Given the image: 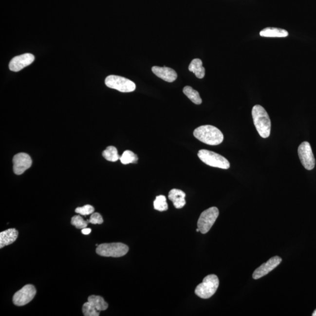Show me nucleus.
<instances>
[{
  "label": "nucleus",
  "mask_w": 316,
  "mask_h": 316,
  "mask_svg": "<svg viewBox=\"0 0 316 316\" xmlns=\"http://www.w3.org/2000/svg\"><path fill=\"white\" fill-rule=\"evenodd\" d=\"M195 137L203 143L210 146H217L224 140V135L216 127L205 125L195 130L193 132Z\"/></svg>",
  "instance_id": "obj_1"
},
{
  "label": "nucleus",
  "mask_w": 316,
  "mask_h": 316,
  "mask_svg": "<svg viewBox=\"0 0 316 316\" xmlns=\"http://www.w3.org/2000/svg\"><path fill=\"white\" fill-rule=\"evenodd\" d=\"M252 115L255 127L260 137H269L271 134V121L265 109L260 105L254 106L252 110Z\"/></svg>",
  "instance_id": "obj_2"
},
{
  "label": "nucleus",
  "mask_w": 316,
  "mask_h": 316,
  "mask_svg": "<svg viewBox=\"0 0 316 316\" xmlns=\"http://www.w3.org/2000/svg\"><path fill=\"white\" fill-rule=\"evenodd\" d=\"M219 286L218 277L215 275H209L205 277L203 282L196 287L195 294L202 298H209L217 291Z\"/></svg>",
  "instance_id": "obj_3"
},
{
  "label": "nucleus",
  "mask_w": 316,
  "mask_h": 316,
  "mask_svg": "<svg viewBox=\"0 0 316 316\" xmlns=\"http://www.w3.org/2000/svg\"><path fill=\"white\" fill-rule=\"evenodd\" d=\"M129 246L120 242L104 243L97 246L96 253L106 257H121L127 254Z\"/></svg>",
  "instance_id": "obj_4"
},
{
  "label": "nucleus",
  "mask_w": 316,
  "mask_h": 316,
  "mask_svg": "<svg viewBox=\"0 0 316 316\" xmlns=\"http://www.w3.org/2000/svg\"><path fill=\"white\" fill-rule=\"evenodd\" d=\"M198 155L200 159L208 166L223 169H228L230 167V162L224 156L210 150H200Z\"/></svg>",
  "instance_id": "obj_5"
},
{
  "label": "nucleus",
  "mask_w": 316,
  "mask_h": 316,
  "mask_svg": "<svg viewBox=\"0 0 316 316\" xmlns=\"http://www.w3.org/2000/svg\"><path fill=\"white\" fill-rule=\"evenodd\" d=\"M105 84L108 88L123 93L134 92L136 89L135 84L131 80L115 75L107 76L105 80Z\"/></svg>",
  "instance_id": "obj_6"
},
{
  "label": "nucleus",
  "mask_w": 316,
  "mask_h": 316,
  "mask_svg": "<svg viewBox=\"0 0 316 316\" xmlns=\"http://www.w3.org/2000/svg\"><path fill=\"white\" fill-rule=\"evenodd\" d=\"M219 215L218 208L212 207L205 210L200 216L198 222V227L202 234H206L210 231L217 217Z\"/></svg>",
  "instance_id": "obj_7"
},
{
  "label": "nucleus",
  "mask_w": 316,
  "mask_h": 316,
  "mask_svg": "<svg viewBox=\"0 0 316 316\" xmlns=\"http://www.w3.org/2000/svg\"><path fill=\"white\" fill-rule=\"evenodd\" d=\"M298 155L303 166L307 170H312L315 167V159L311 146L308 142H303L298 148Z\"/></svg>",
  "instance_id": "obj_8"
},
{
  "label": "nucleus",
  "mask_w": 316,
  "mask_h": 316,
  "mask_svg": "<svg viewBox=\"0 0 316 316\" xmlns=\"http://www.w3.org/2000/svg\"><path fill=\"white\" fill-rule=\"evenodd\" d=\"M36 294V289L33 285H25L14 294L13 303L17 306H24L33 299Z\"/></svg>",
  "instance_id": "obj_9"
},
{
  "label": "nucleus",
  "mask_w": 316,
  "mask_h": 316,
  "mask_svg": "<svg viewBox=\"0 0 316 316\" xmlns=\"http://www.w3.org/2000/svg\"><path fill=\"white\" fill-rule=\"evenodd\" d=\"M13 162L14 172L17 175L24 173L33 163L30 156L26 153H17L14 156Z\"/></svg>",
  "instance_id": "obj_10"
},
{
  "label": "nucleus",
  "mask_w": 316,
  "mask_h": 316,
  "mask_svg": "<svg viewBox=\"0 0 316 316\" xmlns=\"http://www.w3.org/2000/svg\"><path fill=\"white\" fill-rule=\"evenodd\" d=\"M281 262H282V259L279 257L275 256L271 258L267 262L263 263L254 271L252 277L254 279H259L260 278L265 276L266 275L276 268Z\"/></svg>",
  "instance_id": "obj_11"
},
{
  "label": "nucleus",
  "mask_w": 316,
  "mask_h": 316,
  "mask_svg": "<svg viewBox=\"0 0 316 316\" xmlns=\"http://www.w3.org/2000/svg\"><path fill=\"white\" fill-rule=\"evenodd\" d=\"M35 60V56L31 54H24L17 56L11 60L9 63L10 70L19 72L27 66L30 65Z\"/></svg>",
  "instance_id": "obj_12"
},
{
  "label": "nucleus",
  "mask_w": 316,
  "mask_h": 316,
  "mask_svg": "<svg viewBox=\"0 0 316 316\" xmlns=\"http://www.w3.org/2000/svg\"><path fill=\"white\" fill-rule=\"evenodd\" d=\"M152 71L156 76L166 81L167 82H173L176 80L178 75L173 69L165 67H159V66H153L152 68Z\"/></svg>",
  "instance_id": "obj_13"
},
{
  "label": "nucleus",
  "mask_w": 316,
  "mask_h": 316,
  "mask_svg": "<svg viewBox=\"0 0 316 316\" xmlns=\"http://www.w3.org/2000/svg\"><path fill=\"white\" fill-rule=\"evenodd\" d=\"M19 232L15 228H10L0 233V248L11 244L18 238Z\"/></svg>",
  "instance_id": "obj_14"
},
{
  "label": "nucleus",
  "mask_w": 316,
  "mask_h": 316,
  "mask_svg": "<svg viewBox=\"0 0 316 316\" xmlns=\"http://www.w3.org/2000/svg\"><path fill=\"white\" fill-rule=\"evenodd\" d=\"M186 194L182 190L173 188L171 190L168 195V198L173 202L174 206L176 208H182L185 206L186 202L185 201Z\"/></svg>",
  "instance_id": "obj_15"
},
{
  "label": "nucleus",
  "mask_w": 316,
  "mask_h": 316,
  "mask_svg": "<svg viewBox=\"0 0 316 316\" xmlns=\"http://www.w3.org/2000/svg\"><path fill=\"white\" fill-rule=\"evenodd\" d=\"M260 36L263 37H284L289 36L288 32L283 29L268 27L260 32Z\"/></svg>",
  "instance_id": "obj_16"
},
{
  "label": "nucleus",
  "mask_w": 316,
  "mask_h": 316,
  "mask_svg": "<svg viewBox=\"0 0 316 316\" xmlns=\"http://www.w3.org/2000/svg\"><path fill=\"white\" fill-rule=\"evenodd\" d=\"M188 70L193 72L199 79H203L205 76V69L200 59H193L188 66Z\"/></svg>",
  "instance_id": "obj_17"
},
{
  "label": "nucleus",
  "mask_w": 316,
  "mask_h": 316,
  "mask_svg": "<svg viewBox=\"0 0 316 316\" xmlns=\"http://www.w3.org/2000/svg\"><path fill=\"white\" fill-rule=\"evenodd\" d=\"M88 301L98 312L104 311L108 308V303L99 296H91L88 297Z\"/></svg>",
  "instance_id": "obj_18"
},
{
  "label": "nucleus",
  "mask_w": 316,
  "mask_h": 316,
  "mask_svg": "<svg viewBox=\"0 0 316 316\" xmlns=\"http://www.w3.org/2000/svg\"><path fill=\"white\" fill-rule=\"evenodd\" d=\"M184 94L186 95V96L189 98V99L192 101L193 103L196 104H201L202 103V100L200 96V94L198 91L194 90L192 87L190 86H186L183 90Z\"/></svg>",
  "instance_id": "obj_19"
},
{
  "label": "nucleus",
  "mask_w": 316,
  "mask_h": 316,
  "mask_svg": "<svg viewBox=\"0 0 316 316\" xmlns=\"http://www.w3.org/2000/svg\"><path fill=\"white\" fill-rule=\"evenodd\" d=\"M103 156L106 160L110 162H116L120 159L118 150L115 147L110 146L104 150L102 153Z\"/></svg>",
  "instance_id": "obj_20"
},
{
  "label": "nucleus",
  "mask_w": 316,
  "mask_h": 316,
  "mask_svg": "<svg viewBox=\"0 0 316 316\" xmlns=\"http://www.w3.org/2000/svg\"><path fill=\"white\" fill-rule=\"evenodd\" d=\"M120 159L122 164L127 165L137 163L138 158L137 155H135L134 152H132L131 150H127L120 156Z\"/></svg>",
  "instance_id": "obj_21"
},
{
  "label": "nucleus",
  "mask_w": 316,
  "mask_h": 316,
  "mask_svg": "<svg viewBox=\"0 0 316 316\" xmlns=\"http://www.w3.org/2000/svg\"><path fill=\"white\" fill-rule=\"evenodd\" d=\"M153 207L159 211H167L168 209V205L166 197L163 195L156 196L155 201L153 202Z\"/></svg>",
  "instance_id": "obj_22"
},
{
  "label": "nucleus",
  "mask_w": 316,
  "mask_h": 316,
  "mask_svg": "<svg viewBox=\"0 0 316 316\" xmlns=\"http://www.w3.org/2000/svg\"><path fill=\"white\" fill-rule=\"evenodd\" d=\"M89 222L88 220L86 221L80 216H74L72 218L71 224L78 229H83L88 227Z\"/></svg>",
  "instance_id": "obj_23"
},
{
  "label": "nucleus",
  "mask_w": 316,
  "mask_h": 316,
  "mask_svg": "<svg viewBox=\"0 0 316 316\" xmlns=\"http://www.w3.org/2000/svg\"><path fill=\"white\" fill-rule=\"evenodd\" d=\"M82 311L85 316H98L100 313L94 308L89 301L83 304Z\"/></svg>",
  "instance_id": "obj_24"
},
{
  "label": "nucleus",
  "mask_w": 316,
  "mask_h": 316,
  "mask_svg": "<svg viewBox=\"0 0 316 316\" xmlns=\"http://www.w3.org/2000/svg\"><path fill=\"white\" fill-rule=\"evenodd\" d=\"M94 208L91 205L87 204L83 207H77L75 210V212L80 214L82 216H88L94 213Z\"/></svg>",
  "instance_id": "obj_25"
},
{
  "label": "nucleus",
  "mask_w": 316,
  "mask_h": 316,
  "mask_svg": "<svg viewBox=\"0 0 316 316\" xmlns=\"http://www.w3.org/2000/svg\"><path fill=\"white\" fill-rule=\"evenodd\" d=\"M89 223L93 224H101L103 223V219L101 214L98 213H93L91 214V218L88 220Z\"/></svg>",
  "instance_id": "obj_26"
},
{
  "label": "nucleus",
  "mask_w": 316,
  "mask_h": 316,
  "mask_svg": "<svg viewBox=\"0 0 316 316\" xmlns=\"http://www.w3.org/2000/svg\"><path fill=\"white\" fill-rule=\"evenodd\" d=\"M92 230L90 228H84L82 229V233L84 235H89L91 233Z\"/></svg>",
  "instance_id": "obj_27"
},
{
  "label": "nucleus",
  "mask_w": 316,
  "mask_h": 316,
  "mask_svg": "<svg viewBox=\"0 0 316 316\" xmlns=\"http://www.w3.org/2000/svg\"><path fill=\"white\" fill-rule=\"evenodd\" d=\"M312 316H316V309L315 310V311L314 312H313Z\"/></svg>",
  "instance_id": "obj_28"
},
{
  "label": "nucleus",
  "mask_w": 316,
  "mask_h": 316,
  "mask_svg": "<svg viewBox=\"0 0 316 316\" xmlns=\"http://www.w3.org/2000/svg\"><path fill=\"white\" fill-rule=\"evenodd\" d=\"M196 231L197 232H199L200 231L199 228L197 229Z\"/></svg>",
  "instance_id": "obj_29"
}]
</instances>
